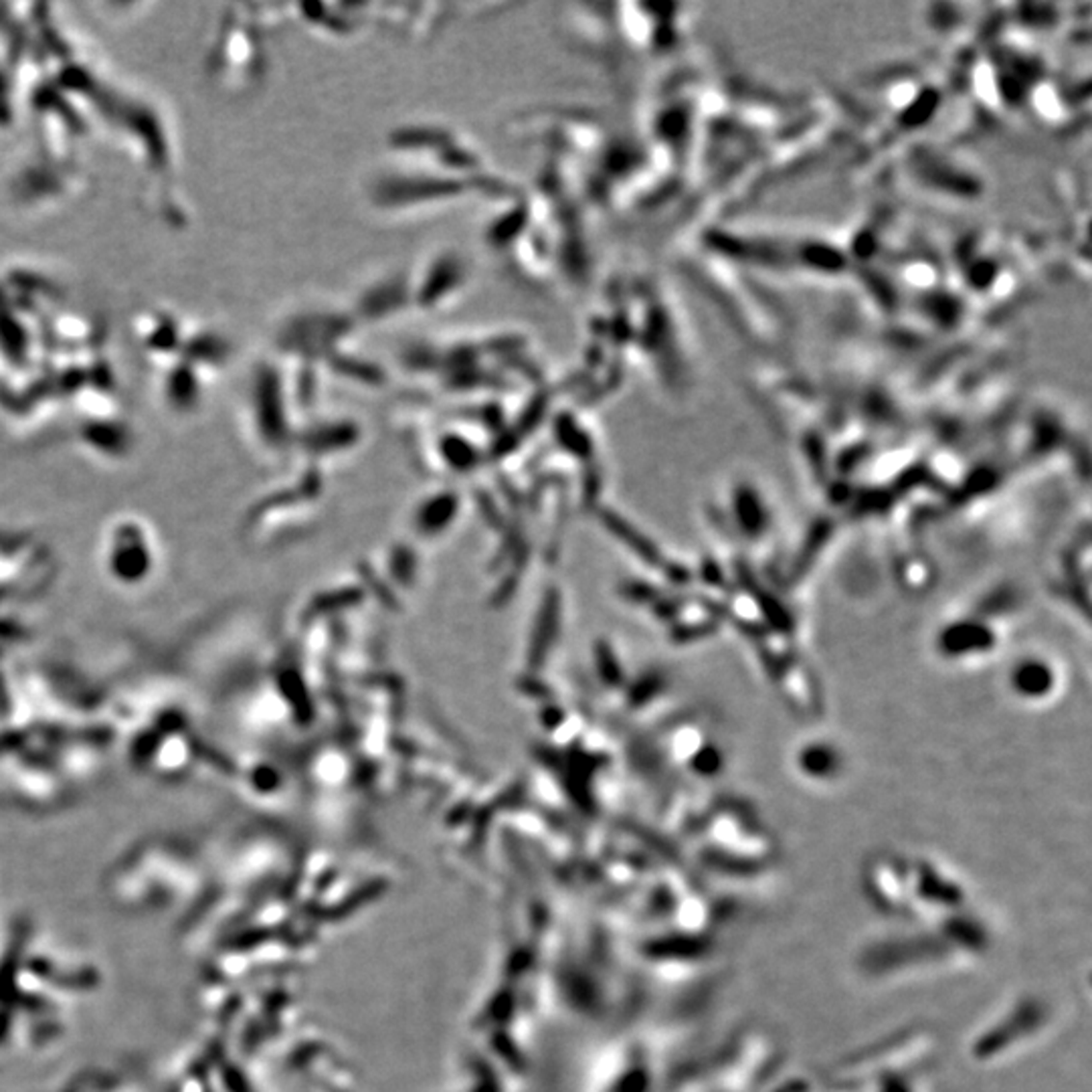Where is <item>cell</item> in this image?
Wrapping results in <instances>:
<instances>
[{"instance_id":"1","label":"cell","mask_w":1092,"mask_h":1092,"mask_svg":"<svg viewBox=\"0 0 1092 1092\" xmlns=\"http://www.w3.org/2000/svg\"><path fill=\"white\" fill-rule=\"evenodd\" d=\"M203 862L186 846L150 844L130 852L108 874V894L120 909L160 913L199 902Z\"/></svg>"},{"instance_id":"2","label":"cell","mask_w":1092,"mask_h":1092,"mask_svg":"<svg viewBox=\"0 0 1092 1092\" xmlns=\"http://www.w3.org/2000/svg\"><path fill=\"white\" fill-rule=\"evenodd\" d=\"M53 1092H140L138 1084L112 1070H90L66 1082Z\"/></svg>"},{"instance_id":"3","label":"cell","mask_w":1092,"mask_h":1092,"mask_svg":"<svg viewBox=\"0 0 1092 1092\" xmlns=\"http://www.w3.org/2000/svg\"><path fill=\"white\" fill-rule=\"evenodd\" d=\"M203 1068H205L203 1056L188 1060L186 1066L173 1078L171 1086H168V1092H206L203 1080Z\"/></svg>"},{"instance_id":"4","label":"cell","mask_w":1092,"mask_h":1092,"mask_svg":"<svg viewBox=\"0 0 1092 1092\" xmlns=\"http://www.w3.org/2000/svg\"><path fill=\"white\" fill-rule=\"evenodd\" d=\"M451 512H453L451 500H437L435 504H431V508H427L425 514H423L425 529H441L450 520Z\"/></svg>"}]
</instances>
